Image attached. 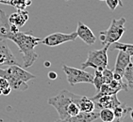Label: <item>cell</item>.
Returning a JSON list of instances; mask_svg holds the SVG:
<instances>
[{"label": "cell", "instance_id": "obj_1", "mask_svg": "<svg viewBox=\"0 0 133 122\" xmlns=\"http://www.w3.org/2000/svg\"><path fill=\"white\" fill-rule=\"evenodd\" d=\"M5 40L12 41L19 48V51L23 55V63L25 68H29L38 58V54L34 51L36 46L41 43L42 39L37 38L28 32H8L4 36Z\"/></svg>", "mask_w": 133, "mask_h": 122}, {"label": "cell", "instance_id": "obj_2", "mask_svg": "<svg viewBox=\"0 0 133 122\" xmlns=\"http://www.w3.org/2000/svg\"><path fill=\"white\" fill-rule=\"evenodd\" d=\"M81 96L72 92L68 91L66 89H63L61 92L58 93V95L54 97L49 98L47 102L49 105L53 106L55 109L57 110V112L59 116V119L66 120L69 116L67 115V107L72 102L78 103Z\"/></svg>", "mask_w": 133, "mask_h": 122}, {"label": "cell", "instance_id": "obj_3", "mask_svg": "<svg viewBox=\"0 0 133 122\" xmlns=\"http://www.w3.org/2000/svg\"><path fill=\"white\" fill-rule=\"evenodd\" d=\"M127 22L125 18L121 17L120 19H112L110 22V27L107 30L100 31V41L103 45H111L112 43L119 41L125 33V24Z\"/></svg>", "mask_w": 133, "mask_h": 122}, {"label": "cell", "instance_id": "obj_4", "mask_svg": "<svg viewBox=\"0 0 133 122\" xmlns=\"http://www.w3.org/2000/svg\"><path fill=\"white\" fill-rule=\"evenodd\" d=\"M110 45L107 44L104 45L100 50H94L90 51L88 54L87 60L81 64V69L84 70L86 68H94L96 71H102L108 66V50Z\"/></svg>", "mask_w": 133, "mask_h": 122}, {"label": "cell", "instance_id": "obj_5", "mask_svg": "<svg viewBox=\"0 0 133 122\" xmlns=\"http://www.w3.org/2000/svg\"><path fill=\"white\" fill-rule=\"evenodd\" d=\"M62 71L66 73L67 82L72 87L77 84H80V83L92 84L94 75L85 71L84 70L72 68L67 65H62Z\"/></svg>", "mask_w": 133, "mask_h": 122}, {"label": "cell", "instance_id": "obj_6", "mask_svg": "<svg viewBox=\"0 0 133 122\" xmlns=\"http://www.w3.org/2000/svg\"><path fill=\"white\" fill-rule=\"evenodd\" d=\"M77 35L76 32H73V33L70 34L56 32V33L46 36L45 38L42 40L41 43L44 44L46 46H50V47H55V46L61 45V44L68 42V41H74L77 40Z\"/></svg>", "mask_w": 133, "mask_h": 122}, {"label": "cell", "instance_id": "obj_7", "mask_svg": "<svg viewBox=\"0 0 133 122\" xmlns=\"http://www.w3.org/2000/svg\"><path fill=\"white\" fill-rule=\"evenodd\" d=\"M94 103H95V110H101L109 108L113 109L116 106L120 104L121 102L118 100L117 94L113 95H103V96L96 97V98H91Z\"/></svg>", "mask_w": 133, "mask_h": 122}, {"label": "cell", "instance_id": "obj_8", "mask_svg": "<svg viewBox=\"0 0 133 122\" xmlns=\"http://www.w3.org/2000/svg\"><path fill=\"white\" fill-rule=\"evenodd\" d=\"M19 65L15 56L11 53L10 49L6 43V40H0V66H12Z\"/></svg>", "mask_w": 133, "mask_h": 122}, {"label": "cell", "instance_id": "obj_9", "mask_svg": "<svg viewBox=\"0 0 133 122\" xmlns=\"http://www.w3.org/2000/svg\"><path fill=\"white\" fill-rule=\"evenodd\" d=\"M76 33L77 35V38H80L88 45H92L96 41L95 35L92 33L91 28L88 26H86L85 24L82 23V22H80V21L77 23V27Z\"/></svg>", "mask_w": 133, "mask_h": 122}, {"label": "cell", "instance_id": "obj_10", "mask_svg": "<svg viewBox=\"0 0 133 122\" xmlns=\"http://www.w3.org/2000/svg\"><path fill=\"white\" fill-rule=\"evenodd\" d=\"M5 70L9 74H10L12 77L16 79H19L21 81L28 83L32 79H35V75L31 72H28L23 68H21L19 65H12V66H8Z\"/></svg>", "mask_w": 133, "mask_h": 122}, {"label": "cell", "instance_id": "obj_11", "mask_svg": "<svg viewBox=\"0 0 133 122\" xmlns=\"http://www.w3.org/2000/svg\"><path fill=\"white\" fill-rule=\"evenodd\" d=\"M99 118V112L95 110L92 112L86 113L81 112L74 117H69L66 119V122H92Z\"/></svg>", "mask_w": 133, "mask_h": 122}, {"label": "cell", "instance_id": "obj_12", "mask_svg": "<svg viewBox=\"0 0 133 122\" xmlns=\"http://www.w3.org/2000/svg\"><path fill=\"white\" fill-rule=\"evenodd\" d=\"M131 62V56L129 55H128L127 53H124L122 51H119L116 58L115 66H114V70L113 72L119 73L121 75H123V72L125 71V69L127 68L128 64Z\"/></svg>", "mask_w": 133, "mask_h": 122}, {"label": "cell", "instance_id": "obj_13", "mask_svg": "<svg viewBox=\"0 0 133 122\" xmlns=\"http://www.w3.org/2000/svg\"><path fill=\"white\" fill-rule=\"evenodd\" d=\"M9 23L15 25L18 27L23 26L28 20V12L25 10H19L17 12L12 13L10 17H8Z\"/></svg>", "mask_w": 133, "mask_h": 122}, {"label": "cell", "instance_id": "obj_14", "mask_svg": "<svg viewBox=\"0 0 133 122\" xmlns=\"http://www.w3.org/2000/svg\"><path fill=\"white\" fill-rule=\"evenodd\" d=\"M113 114H114V119L112 122H123L125 119L128 113L132 111L131 107H128L125 102H121L120 104L113 108Z\"/></svg>", "mask_w": 133, "mask_h": 122}, {"label": "cell", "instance_id": "obj_15", "mask_svg": "<svg viewBox=\"0 0 133 122\" xmlns=\"http://www.w3.org/2000/svg\"><path fill=\"white\" fill-rule=\"evenodd\" d=\"M77 105H78L81 112L90 113L95 111V103L92 100L87 98L86 96H81Z\"/></svg>", "mask_w": 133, "mask_h": 122}, {"label": "cell", "instance_id": "obj_16", "mask_svg": "<svg viewBox=\"0 0 133 122\" xmlns=\"http://www.w3.org/2000/svg\"><path fill=\"white\" fill-rule=\"evenodd\" d=\"M123 79L125 80L129 89L133 88V64L132 62L128 64L123 72Z\"/></svg>", "mask_w": 133, "mask_h": 122}, {"label": "cell", "instance_id": "obj_17", "mask_svg": "<svg viewBox=\"0 0 133 122\" xmlns=\"http://www.w3.org/2000/svg\"><path fill=\"white\" fill-rule=\"evenodd\" d=\"M113 46L112 48L118 50V51H122L124 53H127L128 55H129L130 56H133V45L132 44L128 43H122L119 41H116L114 43H112Z\"/></svg>", "mask_w": 133, "mask_h": 122}, {"label": "cell", "instance_id": "obj_18", "mask_svg": "<svg viewBox=\"0 0 133 122\" xmlns=\"http://www.w3.org/2000/svg\"><path fill=\"white\" fill-rule=\"evenodd\" d=\"M99 118L102 120V122H112L114 119L113 110L109 108L99 110Z\"/></svg>", "mask_w": 133, "mask_h": 122}, {"label": "cell", "instance_id": "obj_19", "mask_svg": "<svg viewBox=\"0 0 133 122\" xmlns=\"http://www.w3.org/2000/svg\"><path fill=\"white\" fill-rule=\"evenodd\" d=\"M95 76L92 78V85L95 87V88L99 90L100 87L104 84V81H103V77H102V71H96L95 70Z\"/></svg>", "mask_w": 133, "mask_h": 122}, {"label": "cell", "instance_id": "obj_20", "mask_svg": "<svg viewBox=\"0 0 133 122\" xmlns=\"http://www.w3.org/2000/svg\"><path fill=\"white\" fill-rule=\"evenodd\" d=\"M66 111H67V115H68L69 117H74V116H76V115H77L80 112V109H79V107H78V105H77L76 102H72L71 103L68 105Z\"/></svg>", "mask_w": 133, "mask_h": 122}, {"label": "cell", "instance_id": "obj_21", "mask_svg": "<svg viewBox=\"0 0 133 122\" xmlns=\"http://www.w3.org/2000/svg\"><path fill=\"white\" fill-rule=\"evenodd\" d=\"M102 77L104 84H110L113 80V71L106 68L102 71Z\"/></svg>", "mask_w": 133, "mask_h": 122}, {"label": "cell", "instance_id": "obj_22", "mask_svg": "<svg viewBox=\"0 0 133 122\" xmlns=\"http://www.w3.org/2000/svg\"><path fill=\"white\" fill-rule=\"evenodd\" d=\"M29 3L30 2H28L26 0H11V2H10V4L16 7L18 10H25V8Z\"/></svg>", "mask_w": 133, "mask_h": 122}, {"label": "cell", "instance_id": "obj_23", "mask_svg": "<svg viewBox=\"0 0 133 122\" xmlns=\"http://www.w3.org/2000/svg\"><path fill=\"white\" fill-rule=\"evenodd\" d=\"M107 3V6L109 7L110 10H114L118 7V5L120 7H123V3L121 0H105Z\"/></svg>", "mask_w": 133, "mask_h": 122}, {"label": "cell", "instance_id": "obj_24", "mask_svg": "<svg viewBox=\"0 0 133 122\" xmlns=\"http://www.w3.org/2000/svg\"><path fill=\"white\" fill-rule=\"evenodd\" d=\"M7 87H10L9 86V82L6 80L5 78H3V77H0V88L3 89Z\"/></svg>", "mask_w": 133, "mask_h": 122}, {"label": "cell", "instance_id": "obj_25", "mask_svg": "<svg viewBox=\"0 0 133 122\" xmlns=\"http://www.w3.org/2000/svg\"><path fill=\"white\" fill-rule=\"evenodd\" d=\"M48 78L50 80H56L58 78V74L55 71H49L48 72Z\"/></svg>", "mask_w": 133, "mask_h": 122}, {"label": "cell", "instance_id": "obj_26", "mask_svg": "<svg viewBox=\"0 0 133 122\" xmlns=\"http://www.w3.org/2000/svg\"><path fill=\"white\" fill-rule=\"evenodd\" d=\"M11 90H12V89L10 88V87H5V88L2 89V95H5V96H7V95H9L10 92H11Z\"/></svg>", "mask_w": 133, "mask_h": 122}, {"label": "cell", "instance_id": "obj_27", "mask_svg": "<svg viewBox=\"0 0 133 122\" xmlns=\"http://www.w3.org/2000/svg\"><path fill=\"white\" fill-rule=\"evenodd\" d=\"M44 65H45L46 68H48V67H50V65H51V63H50V62H48V61H46L45 63H44Z\"/></svg>", "mask_w": 133, "mask_h": 122}, {"label": "cell", "instance_id": "obj_28", "mask_svg": "<svg viewBox=\"0 0 133 122\" xmlns=\"http://www.w3.org/2000/svg\"><path fill=\"white\" fill-rule=\"evenodd\" d=\"M55 122H66V120H62V119H58L56 120Z\"/></svg>", "mask_w": 133, "mask_h": 122}, {"label": "cell", "instance_id": "obj_29", "mask_svg": "<svg viewBox=\"0 0 133 122\" xmlns=\"http://www.w3.org/2000/svg\"><path fill=\"white\" fill-rule=\"evenodd\" d=\"M0 95H2V89L0 88Z\"/></svg>", "mask_w": 133, "mask_h": 122}, {"label": "cell", "instance_id": "obj_30", "mask_svg": "<svg viewBox=\"0 0 133 122\" xmlns=\"http://www.w3.org/2000/svg\"><path fill=\"white\" fill-rule=\"evenodd\" d=\"M2 39H3V38H2V36L0 35V40H2Z\"/></svg>", "mask_w": 133, "mask_h": 122}, {"label": "cell", "instance_id": "obj_31", "mask_svg": "<svg viewBox=\"0 0 133 122\" xmlns=\"http://www.w3.org/2000/svg\"><path fill=\"white\" fill-rule=\"evenodd\" d=\"M1 122V121H0ZM17 122H24V121H22V120H19V121H17Z\"/></svg>", "mask_w": 133, "mask_h": 122}, {"label": "cell", "instance_id": "obj_32", "mask_svg": "<svg viewBox=\"0 0 133 122\" xmlns=\"http://www.w3.org/2000/svg\"><path fill=\"white\" fill-rule=\"evenodd\" d=\"M100 1H105V0H100Z\"/></svg>", "mask_w": 133, "mask_h": 122}, {"label": "cell", "instance_id": "obj_33", "mask_svg": "<svg viewBox=\"0 0 133 122\" xmlns=\"http://www.w3.org/2000/svg\"><path fill=\"white\" fill-rule=\"evenodd\" d=\"M65 1H70V0H65Z\"/></svg>", "mask_w": 133, "mask_h": 122}]
</instances>
